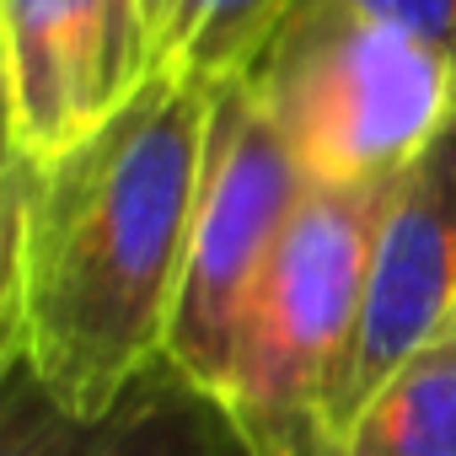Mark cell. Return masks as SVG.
Here are the masks:
<instances>
[{"instance_id": "6da1fadb", "label": "cell", "mask_w": 456, "mask_h": 456, "mask_svg": "<svg viewBox=\"0 0 456 456\" xmlns=\"http://www.w3.org/2000/svg\"><path fill=\"white\" fill-rule=\"evenodd\" d=\"M209 92L151 65L108 124L22 167L28 360L86 419L167 354L209 145Z\"/></svg>"}, {"instance_id": "7a4b0ae2", "label": "cell", "mask_w": 456, "mask_h": 456, "mask_svg": "<svg viewBox=\"0 0 456 456\" xmlns=\"http://www.w3.org/2000/svg\"><path fill=\"white\" fill-rule=\"evenodd\" d=\"M387 188H306L285 225L220 387L253 456H333Z\"/></svg>"}, {"instance_id": "3957f363", "label": "cell", "mask_w": 456, "mask_h": 456, "mask_svg": "<svg viewBox=\"0 0 456 456\" xmlns=\"http://www.w3.org/2000/svg\"><path fill=\"white\" fill-rule=\"evenodd\" d=\"M312 188L392 183L451 118L456 65L328 0H296L242 76Z\"/></svg>"}, {"instance_id": "277c9868", "label": "cell", "mask_w": 456, "mask_h": 456, "mask_svg": "<svg viewBox=\"0 0 456 456\" xmlns=\"http://www.w3.org/2000/svg\"><path fill=\"white\" fill-rule=\"evenodd\" d=\"M306 177L248 81L209 92V145L167 328V360L220 397L258 280L306 199Z\"/></svg>"}, {"instance_id": "5b68a950", "label": "cell", "mask_w": 456, "mask_h": 456, "mask_svg": "<svg viewBox=\"0 0 456 456\" xmlns=\"http://www.w3.org/2000/svg\"><path fill=\"white\" fill-rule=\"evenodd\" d=\"M145 0H0V65L28 161L108 124L151 76Z\"/></svg>"}, {"instance_id": "8992f818", "label": "cell", "mask_w": 456, "mask_h": 456, "mask_svg": "<svg viewBox=\"0 0 456 456\" xmlns=\"http://www.w3.org/2000/svg\"><path fill=\"white\" fill-rule=\"evenodd\" d=\"M451 317H456V118L387 188L365 264V301L338 429Z\"/></svg>"}, {"instance_id": "52a82bcc", "label": "cell", "mask_w": 456, "mask_h": 456, "mask_svg": "<svg viewBox=\"0 0 456 456\" xmlns=\"http://www.w3.org/2000/svg\"><path fill=\"white\" fill-rule=\"evenodd\" d=\"M0 456H253V445L232 408L167 354L92 419L65 408L22 354L0 381Z\"/></svg>"}, {"instance_id": "ba28073f", "label": "cell", "mask_w": 456, "mask_h": 456, "mask_svg": "<svg viewBox=\"0 0 456 456\" xmlns=\"http://www.w3.org/2000/svg\"><path fill=\"white\" fill-rule=\"evenodd\" d=\"M333 456H456V317L370 392Z\"/></svg>"}, {"instance_id": "9c48e42d", "label": "cell", "mask_w": 456, "mask_h": 456, "mask_svg": "<svg viewBox=\"0 0 456 456\" xmlns=\"http://www.w3.org/2000/svg\"><path fill=\"white\" fill-rule=\"evenodd\" d=\"M290 6L296 0H167L151 65L204 86L242 81L290 17Z\"/></svg>"}, {"instance_id": "30bf717a", "label": "cell", "mask_w": 456, "mask_h": 456, "mask_svg": "<svg viewBox=\"0 0 456 456\" xmlns=\"http://www.w3.org/2000/svg\"><path fill=\"white\" fill-rule=\"evenodd\" d=\"M28 167V161H22ZM22 172L0 193V381L28 354V306H22Z\"/></svg>"}, {"instance_id": "8fae6325", "label": "cell", "mask_w": 456, "mask_h": 456, "mask_svg": "<svg viewBox=\"0 0 456 456\" xmlns=\"http://www.w3.org/2000/svg\"><path fill=\"white\" fill-rule=\"evenodd\" d=\"M328 6H344L381 28H397V33L440 49L456 65V0H328Z\"/></svg>"}, {"instance_id": "7c38bea8", "label": "cell", "mask_w": 456, "mask_h": 456, "mask_svg": "<svg viewBox=\"0 0 456 456\" xmlns=\"http://www.w3.org/2000/svg\"><path fill=\"white\" fill-rule=\"evenodd\" d=\"M22 140H17V113H12V86H6V65H0V193L12 188V177L22 172Z\"/></svg>"}, {"instance_id": "4fadbf2b", "label": "cell", "mask_w": 456, "mask_h": 456, "mask_svg": "<svg viewBox=\"0 0 456 456\" xmlns=\"http://www.w3.org/2000/svg\"><path fill=\"white\" fill-rule=\"evenodd\" d=\"M145 17H151V38H156V28H161V17H167V0H145Z\"/></svg>"}]
</instances>
